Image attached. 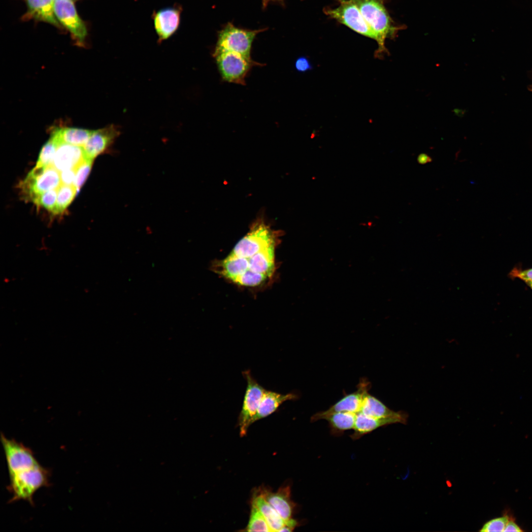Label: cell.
<instances>
[{
  "instance_id": "1",
  "label": "cell",
  "mask_w": 532,
  "mask_h": 532,
  "mask_svg": "<svg viewBox=\"0 0 532 532\" xmlns=\"http://www.w3.org/2000/svg\"><path fill=\"white\" fill-rule=\"evenodd\" d=\"M277 245L270 246L247 258L228 255L214 263L213 270L239 285L255 287L270 278L275 270Z\"/></svg>"
},
{
  "instance_id": "2",
  "label": "cell",
  "mask_w": 532,
  "mask_h": 532,
  "mask_svg": "<svg viewBox=\"0 0 532 532\" xmlns=\"http://www.w3.org/2000/svg\"><path fill=\"white\" fill-rule=\"evenodd\" d=\"M370 28L376 36L378 47L375 52L378 57L389 53L385 47L386 39L395 38L405 26L395 23L387 11L384 0H355Z\"/></svg>"
},
{
  "instance_id": "3",
  "label": "cell",
  "mask_w": 532,
  "mask_h": 532,
  "mask_svg": "<svg viewBox=\"0 0 532 532\" xmlns=\"http://www.w3.org/2000/svg\"><path fill=\"white\" fill-rule=\"evenodd\" d=\"M10 502L25 500L33 505V497L40 488L49 485L50 472L39 463L23 465L8 472Z\"/></svg>"
},
{
  "instance_id": "4",
  "label": "cell",
  "mask_w": 532,
  "mask_h": 532,
  "mask_svg": "<svg viewBox=\"0 0 532 532\" xmlns=\"http://www.w3.org/2000/svg\"><path fill=\"white\" fill-rule=\"evenodd\" d=\"M266 30V29H244L229 22L218 33L214 52L233 51L251 59L250 52L252 42L257 34Z\"/></svg>"
},
{
  "instance_id": "5",
  "label": "cell",
  "mask_w": 532,
  "mask_h": 532,
  "mask_svg": "<svg viewBox=\"0 0 532 532\" xmlns=\"http://www.w3.org/2000/svg\"><path fill=\"white\" fill-rule=\"evenodd\" d=\"M60 172L52 166H35L20 184L24 198L33 202L42 194L61 184Z\"/></svg>"
},
{
  "instance_id": "6",
  "label": "cell",
  "mask_w": 532,
  "mask_h": 532,
  "mask_svg": "<svg viewBox=\"0 0 532 532\" xmlns=\"http://www.w3.org/2000/svg\"><path fill=\"white\" fill-rule=\"evenodd\" d=\"M338 6L324 8V13L330 18L344 25L354 32L376 40L355 0H337Z\"/></svg>"
},
{
  "instance_id": "7",
  "label": "cell",
  "mask_w": 532,
  "mask_h": 532,
  "mask_svg": "<svg viewBox=\"0 0 532 532\" xmlns=\"http://www.w3.org/2000/svg\"><path fill=\"white\" fill-rule=\"evenodd\" d=\"M213 56L223 80L242 85H245V78L251 67L253 65H260L233 51L214 52Z\"/></svg>"
},
{
  "instance_id": "8",
  "label": "cell",
  "mask_w": 532,
  "mask_h": 532,
  "mask_svg": "<svg viewBox=\"0 0 532 532\" xmlns=\"http://www.w3.org/2000/svg\"><path fill=\"white\" fill-rule=\"evenodd\" d=\"M242 373L246 380L247 386L238 417V425L240 435L244 436L249 426L254 423V418L265 389L253 377L250 370L243 371Z\"/></svg>"
},
{
  "instance_id": "9",
  "label": "cell",
  "mask_w": 532,
  "mask_h": 532,
  "mask_svg": "<svg viewBox=\"0 0 532 532\" xmlns=\"http://www.w3.org/2000/svg\"><path fill=\"white\" fill-rule=\"evenodd\" d=\"M54 11L59 23L71 33L79 44H83L87 35V30L78 15L73 1L55 0Z\"/></svg>"
},
{
  "instance_id": "10",
  "label": "cell",
  "mask_w": 532,
  "mask_h": 532,
  "mask_svg": "<svg viewBox=\"0 0 532 532\" xmlns=\"http://www.w3.org/2000/svg\"><path fill=\"white\" fill-rule=\"evenodd\" d=\"M371 388L370 382L362 378L357 386V390L344 396L328 409L315 413L311 417L312 422H316L329 414L339 412L357 413L361 410L364 398Z\"/></svg>"
},
{
  "instance_id": "11",
  "label": "cell",
  "mask_w": 532,
  "mask_h": 532,
  "mask_svg": "<svg viewBox=\"0 0 532 532\" xmlns=\"http://www.w3.org/2000/svg\"><path fill=\"white\" fill-rule=\"evenodd\" d=\"M182 8L178 4L155 11L152 15L159 43L172 36L178 30Z\"/></svg>"
},
{
  "instance_id": "12",
  "label": "cell",
  "mask_w": 532,
  "mask_h": 532,
  "mask_svg": "<svg viewBox=\"0 0 532 532\" xmlns=\"http://www.w3.org/2000/svg\"><path fill=\"white\" fill-rule=\"evenodd\" d=\"M120 134V128L114 124L93 131L83 147L85 158L93 160L98 155L109 150Z\"/></svg>"
},
{
  "instance_id": "13",
  "label": "cell",
  "mask_w": 532,
  "mask_h": 532,
  "mask_svg": "<svg viewBox=\"0 0 532 532\" xmlns=\"http://www.w3.org/2000/svg\"><path fill=\"white\" fill-rule=\"evenodd\" d=\"M407 419L408 415L406 413L400 416L377 418L369 416L359 412L356 414L354 432L350 437L353 440H357L384 426L395 423L405 424Z\"/></svg>"
},
{
  "instance_id": "14",
  "label": "cell",
  "mask_w": 532,
  "mask_h": 532,
  "mask_svg": "<svg viewBox=\"0 0 532 532\" xmlns=\"http://www.w3.org/2000/svg\"><path fill=\"white\" fill-rule=\"evenodd\" d=\"M85 159L83 147L67 143H59L52 166L60 172L76 168Z\"/></svg>"
},
{
  "instance_id": "15",
  "label": "cell",
  "mask_w": 532,
  "mask_h": 532,
  "mask_svg": "<svg viewBox=\"0 0 532 532\" xmlns=\"http://www.w3.org/2000/svg\"><path fill=\"white\" fill-rule=\"evenodd\" d=\"M285 521L292 518L296 504L291 498L290 486L281 487L276 492L263 489L260 492Z\"/></svg>"
},
{
  "instance_id": "16",
  "label": "cell",
  "mask_w": 532,
  "mask_h": 532,
  "mask_svg": "<svg viewBox=\"0 0 532 532\" xmlns=\"http://www.w3.org/2000/svg\"><path fill=\"white\" fill-rule=\"evenodd\" d=\"M299 398L296 393L282 394L265 389L253 422L265 418L275 412L285 401L295 400Z\"/></svg>"
},
{
  "instance_id": "17",
  "label": "cell",
  "mask_w": 532,
  "mask_h": 532,
  "mask_svg": "<svg viewBox=\"0 0 532 532\" xmlns=\"http://www.w3.org/2000/svg\"><path fill=\"white\" fill-rule=\"evenodd\" d=\"M93 131L73 127H58L51 130V138L58 144L67 143L83 147Z\"/></svg>"
},
{
  "instance_id": "18",
  "label": "cell",
  "mask_w": 532,
  "mask_h": 532,
  "mask_svg": "<svg viewBox=\"0 0 532 532\" xmlns=\"http://www.w3.org/2000/svg\"><path fill=\"white\" fill-rule=\"evenodd\" d=\"M27 17L60 27L54 11V0H26Z\"/></svg>"
},
{
  "instance_id": "19",
  "label": "cell",
  "mask_w": 532,
  "mask_h": 532,
  "mask_svg": "<svg viewBox=\"0 0 532 532\" xmlns=\"http://www.w3.org/2000/svg\"><path fill=\"white\" fill-rule=\"evenodd\" d=\"M360 412L366 415L377 418L400 416L406 414L402 411H394L390 409L381 400L368 392L364 398Z\"/></svg>"
},
{
  "instance_id": "20",
  "label": "cell",
  "mask_w": 532,
  "mask_h": 532,
  "mask_svg": "<svg viewBox=\"0 0 532 532\" xmlns=\"http://www.w3.org/2000/svg\"><path fill=\"white\" fill-rule=\"evenodd\" d=\"M357 413L349 412H335L325 416L328 422L332 434L338 436L346 431L353 429Z\"/></svg>"
},
{
  "instance_id": "21",
  "label": "cell",
  "mask_w": 532,
  "mask_h": 532,
  "mask_svg": "<svg viewBox=\"0 0 532 532\" xmlns=\"http://www.w3.org/2000/svg\"><path fill=\"white\" fill-rule=\"evenodd\" d=\"M252 503L261 512L271 531L279 532L285 525V521L260 493L254 496Z\"/></svg>"
},
{
  "instance_id": "22",
  "label": "cell",
  "mask_w": 532,
  "mask_h": 532,
  "mask_svg": "<svg viewBox=\"0 0 532 532\" xmlns=\"http://www.w3.org/2000/svg\"><path fill=\"white\" fill-rule=\"evenodd\" d=\"M77 190L74 186L61 184L57 189L55 214L63 213L73 199Z\"/></svg>"
},
{
  "instance_id": "23",
  "label": "cell",
  "mask_w": 532,
  "mask_h": 532,
  "mask_svg": "<svg viewBox=\"0 0 532 532\" xmlns=\"http://www.w3.org/2000/svg\"><path fill=\"white\" fill-rule=\"evenodd\" d=\"M246 531L247 532H272L261 512L253 503H252L249 521Z\"/></svg>"
},
{
  "instance_id": "24",
  "label": "cell",
  "mask_w": 532,
  "mask_h": 532,
  "mask_svg": "<svg viewBox=\"0 0 532 532\" xmlns=\"http://www.w3.org/2000/svg\"><path fill=\"white\" fill-rule=\"evenodd\" d=\"M58 145V144L50 137L41 149L36 166L47 167L52 166Z\"/></svg>"
},
{
  "instance_id": "25",
  "label": "cell",
  "mask_w": 532,
  "mask_h": 532,
  "mask_svg": "<svg viewBox=\"0 0 532 532\" xmlns=\"http://www.w3.org/2000/svg\"><path fill=\"white\" fill-rule=\"evenodd\" d=\"M57 189L47 191L39 196L34 201V203L38 206L51 211L54 213L57 202Z\"/></svg>"
},
{
  "instance_id": "26",
  "label": "cell",
  "mask_w": 532,
  "mask_h": 532,
  "mask_svg": "<svg viewBox=\"0 0 532 532\" xmlns=\"http://www.w3.org/2000/svg\"><path fill=\"white\" fill-rule=\"evenodd\" d=\"M92 160L85 158L75 168L74 186L78 190L88 176L93 163Z\"/></svg>"
},
{
  "instance_id": "27",
  "label": "cell",
  "mask_w": 532,
  "mask_h": 532,
  "mask_svg": "<svg viewBox=\"0 0 532 532\" xmlns=\"http://www.w3.org/2000/svg\"><path fill=\"white\" fill-rule=\"evenodd\" d=\"M509 518L508 515H504L502 517L491 519L485 523L479 531L481 532H503Z\"/></svg>"
},
{
  "instance_id": "28",
  "label": "cell",
  "mask_w": 532,
  "mask_h": 532,
  "mask_svg": "<svg viewBox=\"0 0 532 532\" xmlns=\"http://www.w3.org/2000/svg\"><path fill=\"white\" fill-rule=\"evenodd\" d=\"M295 67L298 72L304 73L312 70L313 66L306 57L301 56L295 61Z\"/></svg>"
},
{
  "instance_id": "29",
  "label": "cell",
  "mask_w": 532,
  "mask_h": 532,
  "mask_svg": "<svg viewBox=\"0 0 532 532\" xmlns=\"http://www.w3.org/2000/svg\"><path fill=\"white\" fill-rule=\"evenodd\" d=\"M61 183L74 186L75 177V168L67 169L60 172Z\"/></svg>"
},
{
  "instance_id": "30",
  "label": "cell",
  "mask_w": 532,
  "mask_h": 532,
  "mask_svg": "<svg viewBox=\"0 0 532 532\" xmlns=\"http://www.w3.org/2000/svg\"><path fill=\"white\" fill-rule=\"evenodd\" d=\"M509 275L512 277L518 278L523 281H532V268L525 270L514 268Z\"/></svg>"
},
{
  "instance_id": "31",
  "label": "cell",
  "mask_w": 532,
  "mask_h": 532,
  "mask_svg": "<svg viewBox=\"0 0 532 532\" xmlns=\"http://www.w3.org/2000/svg\"><path fill=\"white\" fill-rule=\"evenodd\" d=\"M523 531L521 528L515 522V521L512 518H509L503 532H521Z\"/></svg>"
},
{
  "instance_id": "32",
  "label": "cell",
  "mask_w": 532,
  "mask_h": 532,
  "mask_svg": "<svg viewBox=\"0 0 532 532\" xmlns=\"http://www.w3.org/2000/svg\"><path fill=\"white\" fill-rule=\"evenodd\" d=\"M432 158L425 153H421L417 157V162L421 165H424L432 162Z\"/></svg>"
},
{
  "instance_id": "33",
  "label": "cell",
  "mask_w": 532,
  "mask_h": 532,
  "mask_svg": "<svg viewBox=\"0 0 532 532\" xmlns=\"http://www.w3.org/2000/svg\"><path fill=\"white\" fill-rule=\"evenodd\" d=\"M284 0H262L264 8H266L268 3L271 2H283Z\"/></svg>"
},
{
  "instance_id": "34",
  "label": "cell",
  "mask_w": 532,
  "mask_h": 532,
  "mask_svg": "<svg viewBox=\"0 0 532 532\" xmlns=\"http://www.w3.org/2000/svg\"><path fill=\"white\" fill-rule=\"evenodd\" d=\"M524 281V282H525V283H526V284H527V285H528V286H529V287H530V288H531V289H532V281H530V280H525V281Z\"/></svg>"
},
{
  "instance_id": "35",
  "label": "cell",
  "mask_w": 532,
  "mask_h": 532,
  "mask_svg": "<svg viewBox=\"0 0 532 532\" xmlns=\"http://www.w3.org/2000/svg\"><path fill=\"white\" fill-rule=\"evenodd\" d=\"M70 0V1H73V0Z\"/></svg>"
}]
</instances>
